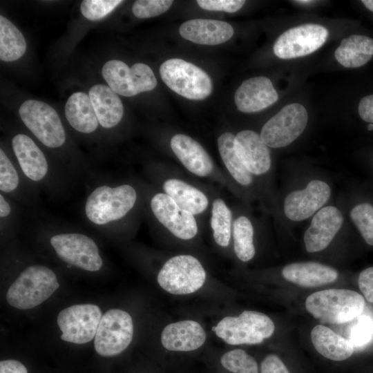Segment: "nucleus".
<instances>
[{"label": "nucleus", "mask_w": 373, "mask_h": 373, "mask_svg": "<svg viewBox=\"0 0 373 373\" xmlns=\"http://www.w3.org/2000/svg\"><path fill=\"white\" fill-rule=\"evenodd\" d=\"M333 194V182L323 171L309 166L285 169L273 216L278 226L298 225L330 203Z\"/></svg>", "instance_id": "obj_1"}, {"label": "nucleus", "mask_w": 373, "mask_h": 373, "mask_svg": "<svg viewBox=\"0 0 373 373\" xmlns=\"http://www.w3.org/2000/svg\"><path fill=\"white\" fill-rule=\"evenodd\" d=\"M234 149L237 156L261 186L273 214L278 189L274 184L270 148L260 134L252 130H243L235 135Z\"/></svg>", "instance_id": "obj_2"}, {"label": "nucleus", "mask_w": 373, "mask_h": 373, "mask_svg": "<svg viewBox=\"0 0 373 373\" xmlns=\"http://www.w3.org/2000/svg\"><path fill=\"white\" fill-rule=\"evenodd\" d=\"M305 305L307 311L321 323L341 324L359 316L365 302L355 291L329 289L309 295Z\"/></svg>", "instance_id": "obj_3"}, {"label": "nucleus", "mask_w": 373, "mask_h": 373, "mask_svg": "<svg viewBox=\"0 0 373 373\" xmlns=\"http://www.w3.org/2000/svg\"><path fill=\"white\" fill-rule=\"evenodd\" d=\"M59 287L52 270L44 265H30L10 286L6 300L17 309H32L46 300Z\"/></svg>", "instance_id": "obj_4"}, {"label": "nucleus", "mask_w": 373, "mask_h": 373, "mask_svg": "<svg viewBox=\"0 0 373 373\" xmlns=\"http://www.w3.org/2000/svg\"><path fill=\"white\" fill-rule=\"evenodd\" d=\"M351 226L345 212L337 198L323 207L308 221L303 241L308 254L327 251Z\"/></svg>", "instance_id": "obj_5"}, {"label": "nucleus", "mask_w": 373, "mask_h": 373, "mask_svg": "<svg viewBox=\"0 0 373 373\" xmlns=\"http://www.w3.org/2000/svg\"><path fill=\"white\" fill-rule=\"evenodd\" d=\"M137 198V191L130 184L100 186L88 196L85 213L93 224H106L124 218L134 207Z\"/></svg>", "instance_id": "obj_6"}, {"label": "nucleus", "mask_w": 373, "mask_h": 373, "mask_svg": "<svg viewBox=\"0 0 373 373\" xmlns=\"http://www.w3.org/2000/svg\"><path fill=\"white\" fill-rule=\"evenodd\" d=\"M212 330L229 345H255L270 338L275 330V325L266 314L245 310L238 316L223 318L212 327Z\"/></svg>", "instance_id": "obj_7"}, {"label": "nucleus", "mask_w": 373, "mask_h": 373, "mask_svg": "<svg viewBox=\"0 0 373 373\" xmlns=\"http://www.w3.org/2000/svg\"><path fill=\"white\" fill-rule=\"evenodd\" d=\"M164 84L173 91L189 99H203L212 92L213 84L202 69L182 59H169L160 67Z\"/></svg>", "instance_id": "obj_8"}, {"label": "nucleus", "mask_w": 373, "mask_h": 373, "mask_svg": "<svg viewBox=\"0 0 373 373\" xmlns=\"http://www.w3.org/2000/svg\"><path fill=\"white\" fill-rule=\"evenodd\" d=\"M206 276V271L198 258L189 254H180L164 262L157 274V280L166 291L184 295L201 288Z\"/></svg>", "instance_id": "obj_9"}, {"label": "nucleus", "mask_w": 373, "mask_h": 373, "mask_svg": "<svg viewBox=\"0 0 373 373\" xmlns=\"http://www.w3.org/2000/svg\"><path fill=\"white\" fill-rule=\"evenodd\" d=\"M235 135L230 132L221 134L218 138V149L221 160L236 187V193L248 204L258 200L270 213L267 198L254 177L248 171L237 156L234 149Z\"/></svg>", "instance_id": "obj_10"}, {"label": "nucleus", "mask_w": 373, "mask_h": 373, "mask_svg": "<svg viewBox=\"0 0 373 373\" xmlns=\"http://www.w3.org/2000/svg\"><path fill=\"white\" fill-rule=\"evenodd\" d=\"M102 75L113 91L124 97L151 90L157 86L152 69L143 63L129 67L120 60L111 59L103 66Z\"/></svg>", "instance_id": "obj_11"}, {"label": "nucleus", "mask_w": 373, "mask_h": 373, "mask_svg": "<svg viewBox=\"0 0 373 373\" xmlns=\"http://www.w3.org/2000/svg\"><path fill=\"white\" fill-rule=\"evenodd\" d=\"M19 116L26 126L46 146L58 148L66 141V133L56 111L39 100L25 101L19 107Z\"/></svg>", "instance_id": "obj_12"}, {"label": "nucleus", "mask_w": 373, "mask_h": 373, "mask_svg": "<svg viewBox=\"0 0 373 373\" xmlns=\"http://www.w3.org/2000/svg\"><path fill=\"white\" fill-rule=\"evenodd\" d=\"M307 122L305 108L298 103L289 104L263 125L260 135L269 148L287 147L302 135Z\"/></svg>", "instance_id": "obj_13"}, {"label": "nucleus", "mask_w": 373, "mask_h": 373, "mask_svg": "<svg viewBox=\"0 0 373 373\" xmlns=\"http://www.w3.org/2000/svg\"><path fill=\"white\" fill-rule=\"evenodd\" d=\"M133 336V323L130 314L119 309H111L99 322L94 345L103 356L119 354L130 345Z\"/></svg>", "instance_id": "obj_14"}, {"label": "nucleus", "mask_w": 373, "mask_h": 373, "mask_svg": "<svg viewBox=\"0 0 373 373\" xmlns=\"http://www.w3.org/2000/svg\"><path fill=\"white\" fill-rule=\"evenodd\" d=\"M50 244L64 262L88 271H97L103 261L95 241L86 235L65 233L53 236Z\"/></svg>", "instance_id": "obj_15"}, {"label": "nucleus", "mask_w": 373, "mask_h": 373, "mask_svg": "<svg viewBox=\"0 0 373 373\" xmlns=\"http://www.w3.org/2000/svg\"><path fill=\"white\" fill-rule=\"evenodd\" d=\"M102 317L100 308L94 304H77L62 309L57 325L63 341L84 344L95 338Z\"/></svg>", "instance_id": "obj_16"}, {"label": "nucleus", "mask_w": 373, "mask_h": 373, "mask_svg": "<svg viewBox=\"0 0 373 373\" xmlns=\"http://www.w3.org/2000/svg\"><path fill=\"white\" fill-rule=\"evenodd\" d=\"M328 34V30L319 24L307 23L291 28L277 38L274 52L283 59L309 55L325 44Z\"/></svg>", "instance_id": "obj_17"}, {"label": "nucleus", "mask_w": 373, "mask_h": 373, "mask_svg": "<svg viewBox=\"0 0 373 373\" xmlns=\"http://www.w3.org/2000/svg\"><path fill=\"white\" fill-rule=\"evenodd\" d=\"M150 207L157 220L177 238L189 240L197 236L198 225L195 216L180 208L164 192L152 196Z\"/></svg>", "instance_id": "obj_18"}, {"label": "nucleus", "mask_w": 373, "mask_h": 373, "mask_svg": "<svg viewBox=\"0 0 373 373\" xmlns=\"http://www.w3.org/2000/svg\"><path fill=\"white\" fill-rule=\"evenodd\" d=\"M170 147L184 167L191 173L208 178L215 172L214 163L203 146L191 137L178 133L170 140Z\"/></svg>", "instance_id": "obj_19"}, {"label": "nucleus", "mask_w": 373, "mask_h": 373, "mask_svg": "<svg viewBox=\"0 0 373 373\" xmlns=\"http://www.w3.org/2000/svg\"><path fill=\"white\" fill-rule=\"evenodd\" d=\"M278 98L271 80L263 76L245 80L234 95L237 108L245 113L260 111L275 103Z\"/></svg>", "instance_id": "obj_20"}, {"label": "nucleus", "mask_w": 373, "mask_h": 373, "mask_svg": "<svg viewBox=\"0 0 373 373\" xmlns=\"http://www.w3.org/2000/svg\"><path fill=\"white\" fill-rule=\"evenodd\" d=\"M207 334L198 322L184 320L166 325L161 334V343L171 352H191L205 342Z\"/></svg>", "instance_id": "obj_21"}, {"label": "nucleus", "mask_w": 373, "mask_h": 373, "mask_svg": "<svg viewBox=\"0 0 373 373\" xmlns=\"http://www.w3.org/2000/svg\"><path fill=\"white\" fill-rule=\"evenodd\" d=\"M287 281L305 287L327 285L338 278V270L316 261H303L287 264L280 270Z\"/></svg>", "instance_id": "obj_22"}, {"label": "nucleus", "mask_w": 373, "mask_h": 373, "mask_svg": "<svg viewBox=\"0 0 373 373\" xmlns=\"http://www.w3.org/2000/svg\"><path fill=\"white\" fill-rule=\"evenodd\" d=\"M262 222L255 217L248 207L239 209L233 213L232 238L233 251L242 262L251 260L256 253L255 237Z\"/></svg>", "instance_id": "obj_23"}, {"label": "nucleus", "mask_w": 373, "mask_h": 373, "mask_svg": "<svg viewBox=\"0 0 373 373\" xmlns=\"http://www.w3.org/2000/svg\"><path fill=\"white\" fill-rule=\"evenodd\" d=\"M179 32L184 39L193 43L218 45L230 39L234 31L233 27L226 21L195 19L183 23Z\"/></svg>", "instance_id": "obj_24"}, {"label": "nucleus", "mask_w": 373, "mask_h": 373, "mask_svg": "<svg viewBox=\"0 0 373 373\" xmlns=\"http://www.w3.org/2000/svg\"><path fill=\"white\" fill-rule=\"evenodd\" d=\"M12 147L21 171L28 179L39 182L46 177L48 171L47 160L30 137L16 135L12 140Z\"/></svg>", "instance_id": "obj_25"}, {"label": "nucleus", "mask_w": 373, "mask_h": 373, "mask_svg": "<svg viewBox=\"0 0 373 373\" xmlns=\"http://www.w3.org/2000/svg\"><path fill=\"white\" fill-rule=\"evenodd\" d=\"M162 189L180 208L193 216L202 214L209 208L208 196L198 187L182 179H166L162 184Z\"/></svg>", "instance_id": "obj_26"}, {"label": "nucleus", "mask_w": 373, "mask_h": 373, "mask_svg": "<svg viewBox=\"0 0 373 373\" xmlns=\"http://www.w3.org/2000/svg\"><path fill=\"white\" fill-rule=\"evenodd\" d=\"M99 124L105 128L117 126L122 119L124 106L117 94L106 85L96 84L88 92Z\"/></svg>", "instance_id": "obj_27"}, {"label": "nucleus", "mask_w": 373, "mask_h": 373, "mask_svg": "<svg viewBox=\"0 0 373 373\" xmlns=\"http://www.w3.org/2000/svg\"><path fill=\"white\" fill-rule=\"evenodd\" d=\"M310 336L316 350L329 360L344 361L350 358L354 352V346L349 340L326 326L316 325L312 329Z\"/></svg>", "instance_id": "obj_28"}, {"label": "nucleus", "mask_w": 373, "mask_h": 373, "mask_svg": "<svg viewBox=\"0 0 373 373\" xmlns=\"http://www.w3.org/2000/svg\"><path fill=\"white\" fill-rule=\"evenodd\" d=\"M65 115L70 125L82 133L94 132L99 124L91 100L84 92H76L68 99Z\"/></svg>", "instance_id": "obj_29"}, {"label": "nucleus", "mask_w": 373, "mask_h": 373, "mask_svg": "<svg viewBox=\"0 0 373 373\" xmlns=\"http://www.w3.org/2000/svg\"><path fill=\"white\" fill-rule=\"evenodd\" d=\"M373 55V39L360 35L344 38L334 56L346 68H358L367 64Z\"/></svg>", "instance_id": "obj_30"}, {"label": "nucleus", "mask_w": 373, "mask_h": 373, "mask_svg": "<svg viewBox=\"0 0 373 373\" xmlns=\"http://www.w3.org/2000/svg\"><path fill=\"white\" fill-rule=\"evenodd\" d=\"M351 225L369 245L373 246V204L354 201L342 194L338 197Z\"/></svg>", "instance_id": "obj_31"}, {"label": "nucleus", "mask_w": 373, "mask_h": 373, "mask_svg": "<svg viewBox=\"0 0 373 373\" xmlns=\"http://www.w3.org/2000/svg\"><path fill=\"white\" fill-rule=\"evenodd\" d=\"M233 213L221 198L211 202L210 226L213 237L218 245L227 247L232 238Z\"/></svg>", "instance_id": "obj_32"}, {"label": "nucleus", "mask_w": 373, "mask_h": 373, "mask_svg": "<svg viewBox=\"0 0 373 373\" xmlns=\"http://www.w3.org/2000/svg\"><path fill=\"white\" fill-rule=\"evenodd\" d=\"M26 50L25 38L20 30L7 18L0 15V59L14 61Z\"/></svg>", "instance_id": "obj_33"}, {"label": "nucleus", "mask_w": 373, "mask_h": 373, "mask_svg": "<svg viewBox=\"0 0 373 373\" xmlns=\"http://www.w3.org/2000/svg\"><path fill=\"white\" fill-rule=\"evenodd\" d=\"M222 367L231 373H258L255 358L242 349L225 352L220 357Z\"/></svg>", "instance_id": "obj_34"}, {"label": "nucleus", "mask_w": 373, "mask_h": 373, "mask_svg": "<svg viewBox=\"0 0 373 373\" xmlns=\"http://www.w3.org/2000/svg\"><path fill=\"white\" fill-rule=\"evenodd\" d=\"M123 3L119 0H84L80 6L83 16L88 20L101 19Z\"/></svg>", "instance_id": "obj_35"}, {"label": "nucleus", "mask_w": 373, "mask_h": 373, "mask_svg": "<svg viewBox=\"0 0 373 373\" xmlns=\"http://www.w3.org/2000/svg\"><path fill=\"white\" fill-rule=\"evenodd\" d=\"M19 178L16 169L2 149L0 150V190L10 193L18 186Z\"/></svg>", "instance_id": "obj_36"}, {"label": "nucleus", "mask_w": 373, "mask_h": 373, "mask_svg": "<svg viewBox=\"0 0 373 373\" xmlns=\"http://www.w3.org/2000/svg\"><path fill=\"white\" fill-rule=\"evenodd\" d=\"M173 2L169 0H137L132 6V12L137 18L153 17L168 10Z\"/></svg>", "instance_id": "obj_37"}, {"label": "nucleus", "mask_w": 373, "mask_h": 373, "mask_svg": "<svg viewBox=\"0 0 373 373\" xmlns=\"http://www.w3.org/2000/svg\"><path fill=\"white\" fill-rule=\"evenodd\" d=\"M373 337V320L367 316L359 317L352 327L350 333V341L354 347L366 345Z\"/></svg>", "instance_id": "obj_38"}, {"label": "nucleus", "mask_w": 373, "mask_h": 373, "mask_svg": "<svg viewBox=\"0 0 373 373\" xmlns=\"http://www.w3.org/2000/svg\"><path fill=\"white\" fill-rule=\"evenodd\" d=\"M200 7L204 10L212 11H224L236 12L245 4L242 0H198Z\"/></svg>", "instance_id": "obj_39"}, {"label": "nucleus", "mask_w": 373, "mask_h": 373, "mask_svg": "<svg viewBox=\"0 0 373 373\" xmlns=\"http://www.w3.org/2000/svg\"><path fill=\"white\" fill-rule=\"evenodd\" d=\"M358 284L366 300L373 303V267L366 268L359 274Z\"/></svg>", "instance_id": "obj_40"}, {"label": "nucleus", "mask_w": 373, "mask_h": 373, "mask_svg": "<svg viewBox=\"0 0 373 373\" xmlns=\"http://www.w3.org/2000/svg\"><path fill=\"white\" fill-rule=\"evenodd\" d=\"M260 373H289L282 360L275 354L265 356L260 364Z\"/></svg>", "instance_id": "obj_41"}, {"label": "nucleus", "mask_w": 373, "mask_h": 373, "mask_svg": "<svg viewBox=\"0 0 373 373\" xmlns=\"http://www.w3.org/2000/svg\"><path fill=\"white\" fill-rule=\"evenodd\" d=\"M358 111L363 121L373 124V95H367L361 99Z\"/></svg>", "instance_id": "obj_42"}, {"label": "nucleus", "mask_w": 373, "mask_h": 373, "mask_svg": "<svg viewBox=\"0 0 373 373\" xmlns=\"http://www.w3.org/2000/svg\"><path fill=\"white\" fill-rule=\"evenodd\" d=\"M0 373H28L23 364L17 360L7 359L0 362Z\"/></svg>", "instance_id": "obj_43"}, {"label": "nucleus", "mask_w": 373, "mask_h": 373, "mask_svg": "<svg viewBox=\"0 0 373 373\" xmlns=\"http://www.w3.org/2000/svg\"><path fill=\"white\" fill-rule=\"evenodd\" d=\"M11 207L8 202L1 194L0 195V216L1 218L8 216L10 213Z\"/></svg>", "instance_id": "obj_44"}, {"label": "nucleus", "mask_w": 373, "mask_h": 373, "mask_svg": "<svg viewBox=\"0 0 373 373\" xmlns=\"http://www.w3.org/2000/svg\"><path fill=\"white\" fill-rule=\"evenodd\" d=\"M361 2L368 10L373 12V0H363Z\"/></svg>", "instance_id": "obj_45"}, {"label": "nucleus", "mask_w": 373, "mask_h": 373, "mask_svg": "<svg viewBox=\"0 0 373 373\" xmlns=\"http://www.w3.org/2000/svg\"><path fill=\"white\" fill-rule=\"evenodd\" d=\"M294 2H296L298 4L309 5V4L312 3H313L314 1H308V0H307V1H305V0L304 1H294Z\"/></svg>", "instance_id": "obj_46"}, {"label": "nucleus", "mask_w": 373, "mask_h": 373, "mask_svg": "<svg viewBox=\"0 0 373 373\" xmlns=\"http://www.w3.org/2000/svg\"><path fill=\"white\" fill-rule=\"evenodd\" d=\"M373 128V124H370L368 126V130H372Z\"/></svg>", "instance_id": "obj_47"}, {"label": "nucleus", "mask_w": 373, "mask_h": 373, "mask_svg": "<svg viewBox=\"0 0 373 373\" xmlns=\"http://www.w3.org/2000/svg\"><path fill=\"white\" fill-rule=\"evenodd\" d=\"M372 164H373V160H372Z\"/></svg>", "instance_id": "obj_48"}]
</instances>
